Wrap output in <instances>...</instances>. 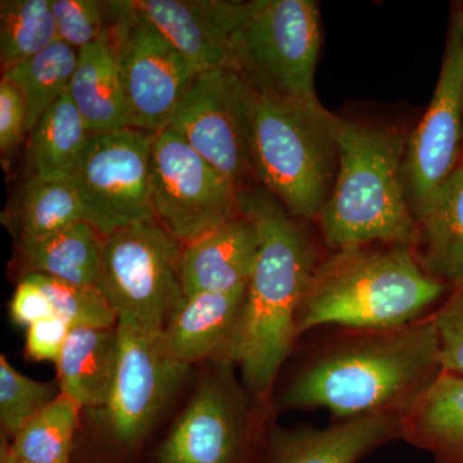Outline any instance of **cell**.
Segmentation results:
<instances>
[{"mask_svg": "<svg viewBox=\"0 0 463 463\" xmlns=\"http://www.w3.org/2000/svg\"><path fill=\"white\" fill-rule=\"evenodd\" d=\"M29 134V118L25 100L18 88L8 79L0 80V151L3 160L20 147Z\"/></svg>", "mask_w": 463, "mask_h": 463, "instance_id": "cell-33", "label": "cell"}, {"mask_svg": "<svg viewBox=\"0 0 463 463\" xmlns=\"http://www.w3.org/2000/svg\"><path fill=\"white\" fill-rule=\"evenodd\" d=\"M151 203L155 223L182 245L242 214L236 185L169 128L152 148Z\"/></svg>", "mask_w": 463, "mask_h": 463, "instance_id": "cell-12", "label": "cell"}, {"mask_svg": "<svg viewBox=\"0 0 463 463\" xmlns=\"http://www.w3.org/2000/svg\"><path fill=\"white\" fill-rule=\"evenodd\" d=\"M80 405L61 394L2 446V458L33 463H72Z\"/></svg>", "mask_w": 463, "mask_h": 463, "instance_id": "cell-26", "label": "cell"}, {"mask_svg": "<svg viewBox=\"0 0 463 463\" xmlns=\"http://www.w3.org/2000/svg\"><path fill=\"white\" fill-rule=\"evenodd\" d=\"M322 24L315 0L227 2L228 66L259 94L319 105Z\"/></svg>", "mask_w": 463, "mask_h": 463, "instance_id": "cell-6", "label": "cell"}, {"mask_svg": "<svg viewBox=\"0 0 463 463\" xmlns=\"http://www.w3.org/2000/svg\"><path fill=\"white\" fill-rule=\"evenodd\" d=\"M120 356L118 326L112 328H72L57 361L61 394L81 410H100L106 403Z\"/></svg>", "mask_w": 463, "mask_h": 463, "instance_id": "cell-19", "label": "cell"}, {"mask_svg": "<svg viewBox=\"0 0 463 463\" xmlns=\"http://www.w3.org/2000/svg\"><path fill=\"white\" fill-rule=\"evenodd\" d=\"M90 136L67 90L29 133L26 156L32 175L70 178Z\"/></svg>", "mask_w": 463, "mask_h": 463, "instance_id": "cell-24", "label": "cell"}, {"mask_svg": "<svg viewBox=\"0 0 463 463\" xmlns=\"http://www.w3.org/2000/svg\"><path fill=\"white\" fill-rule=\"evenodd\" d=\"M336 116L307 105L250 90L248 146L258 187L294 219L318 218L336 179Z\"/></svg>", "mask_w": 463, "mask_h": 463, "instance_id": "cell-5", "label": "cell"}, {"mask_svg": "<svg viewBox=\"0 0 463 463\" xmlns=\"http://www.w3.org/2000/svg\"><path fill=\"white\" fill-rule=\"evenodd\" d=\"M417 223L414 252L423 269L450 288H463V161Z\"/></svg>", "mask_w": 463, "mask_h": 463, "instance_id": "cell-22", "label": "cell"}, {"mask_svg": "<svg viewBox=\"0 0 463 463\" xmlns=\"http://www.w3.org/2000/svg\"><path fill=\"white\" fill-rule=\"evenodd\" d=\"M9 313L12 321L26 328L54 316L50 298L30 277H23L18 281L9 304Z\"/></svg>", "mask_w": 463, "mask_h": 463, "instance_id": "cell-35", "label": "cell"}, {"mask_svg": "<svg viewBox=\"0 0 463 463\" xmlns=\"http://www.w3.org/2000/svg\"><path fill=\"white\" fill-rule=\"evenodd\" d=\"M58 42L51 0L0 2L2 72L29 60Z\"/></svg>", "mask_w": 463, "mask_h": 463, "instance_id": "cell-28", "label": "cell"}, {"mask_svg": "<svg viewBox=\"0 0 463 463\" xmlns=\"http://www.w3.org/2000/svg\"><path fill=\"white\" fill-rule=\"evenodd\" d=\"M120 356L108 403L93 421L80 463H141L149 439L187 383L192 367L167 354L158 335L118 321Z\"/></svg>", "mask_w": 463, "mask_h": 463, "instance_id": "cell-8", "label": "cell"}, {"mask_svg": "<svg viewBox=\"0 0 463 463\" xmlns=\"http://www.w3.org/2000/svg\"><path fill=\"white\" fill-rule=\"evenodd\" d=\"M249 97L248 84L230 66L197 72L167 127L240 194L257 187L249 156Z\"/></svg>", "mask_w": 463, "mask_h": 463, "instance_id": "cell-13", "label": "cell"}, {"mask_svg": "<svg viewBox=\"0 0 463 463\" xmlns=\"http://www.w3.org/2000/svg\"><path fill=\"white\" fill-rule=\"evenodd\" d=\"M336 179L319 213L328 248L402 245L417 249L420 230L404 184L401 133L336 116Z\"/></svg>", "mask_w": 463, "mask_h": 463, "instance_id": "cell-4", "label": "cell"}, {"mask_svg": "<svg viewBox=\"0 0 463 463\" xmlns=\"http://www.w3.org/2000/svg\"><path fill=\"white\" fill-rule=\"evenodd\" d=\"M194 71L228 66L225 0H130Z\"/></svg>", "mask_w": 463, "mask_h": 463, "instance_id": "cell-18", "label": "cell"}, {"mask_svg": "<svg viewBox=\"0 0 463 463\" xmlns=\"http://www.w3.org/2000/svg\"><path fill=\"white\" fill-rule=\"evenodd\" d=\"M241 209L257 224L260 242L246 288L237 365L255 397L274 401L277 380L300 339L298 307L322 257L303 225L263 188L241 194Z\"/></svg>", "mask_w": 463, "mask_h": 463, "instance_id": "cell-2", "label": "cell"}, {"mask_svg": "<svg viewBox=\"0 0 463 463\" xmlns=\"http://www.w3.org/2000/svg\"><path fill=\"white\" fill-rule=\"evenodd\" d=\"M103 236L87 222L47 236L16 242L21 279L41 274L75 285L96 286Z\"/></svg>", "mask_w": 463, "mask_h": 463, "instance_id": "cell-23", "label": "cell"}, {"mask_svg": "<svg viewBox=\"0 0 463 463\" xmlns=\"http://www.w3.org/2000/svg\"><path fill=\"white\" fill-rule=\"evenodd\" d=\"M103 9L130 124L146 132H163L197 72L132 2H103Z\"/></svg>", "mask_w": 463, "mask_h": 463, "instance_id": "cell-10", "label": "cell"}, {"mask_svg": "<svg viewBox=\"0 0 463 463\" xmlns=\"http://www.w3.org/2000/svg\"><path fill=\"white\" fill-rule=\"evenodd\" d=\"M259 242L257 224L242 212L183 246L179 272L184 297L248 288Z\"/></svg>", "mask_w": 463, "mask_h": 463, "instance_id": "cell-17", "label": "cell"}, {"mask_svg": "<svg viewBox=\"0 0 463 463\" xmlns=\"http://www.w3.org/2000/svg\"><path fill=\"white\" fill-rule=\"evenodd\" d=\"M80 222H85L84 209L70 178L30 175L7 215L16 242L47 236Z\"/></svg>", "mask_w": 463, "mask_h": 463, "instance_id": "cell-25", "label": "cell"}, {"mask_svg": "<svg viewBox=\"0 0 463 463\" xmlns=\"http://www.w3.org/2000/svg\"><path fill=\"white\" fill-rule=\"evenodd\" d=\"M330 330L301 350L276 411L402 417L441 373L432 312L398 327Z\"/></svg>", "mask_w": 463, "mask_h": 463, "instance_id": "cell-1", "label": "cell"}, {"mask_svg": "<svg viewBox=\"0 0 463 463\" xmlns=\"http://www.w3.org/2000/svg\"><path fill=\"white\" fill-rule=\"evenodd\" d=\"M25 277L41 286L50 298L54 316L65 319L72 328L118 326V316L96 286L75 285L41 274Z\"/></svg>", "mask_w": 463, "mask_h": 463, "instance_id": "cell-30", "label": "cell"}, {"mask_svg": "<svg viewBox=\"0 0 463 463\" xmlns=\"http://www.w3.org/2000/svg\"><path fill=\"white\" fill-rule=\"evenodd\" d=\"M412 248L364 245L322 258L301 306L298 337L317 328H392L430 315L447 291Z\"/></svg>", "mask_w": 463, "mask_h": 463, "instance_id": "cell-3", "label": "cell"}, {"mask_svg": "<svg viewBox=\"0 0 463 463\" xmlns=\"http://www.w3.org/2000/svg\"><path fill=\"white\" fill-rule=\"evenodd\" d=\"M69 94L90 134L132 128L120 71L106 33L79 51Z\"/></svg>", "mask_w": 463, "mask_h": 463, "instance_id": "cell-21", "label": "cell"}, {"mask_svg": "<svg viewBox=\"0 0 463 463\" xmlns=\"http://www.w3.org/2000/svg\"><path fill=\"white\" fill-rule=\"evenodd\" d=\"M462 143L463 32L455 5L430 106L405 142L404 184L416 221L461 164Z\"/></svg>", "mask_w": 463, "mask_h": 463, "instance_id": "cell-14", "label": "cell"}, {"mask_svg": "<svg viewBox=\"0 0 463 463\" xmlns=\"http://www.w3.org/2000/svg\"><path fill=\"white\" fill-rule=\"evenodd\" d=\"M459 12H461V20H462V32H463V3L458 5Z\"/></svg>", "mask_w": 463, "mask_h": 463, "instance_id": "cell-37", "label": "cell"}, {"mask_svg": "<svg viewBox=\"0 0 463 463\" xmlns=\"http://www.w3.org/2000/svg\"><path fill=\"white\" fill-rule=\"evenodd\" d=\"M439 340L441 373L463 376V288H452L432 310Z\"/></svg>", "mask_w": 463, "mask_h": 463, "instance_id": "cell-32", "label": "cell"}, {"mask_svg": "<svg viewBox=\"0 0 463 463\" xmlns=\"http://www.w3.org/2000/svg\"><path fill=\"white\" fill-rule=\"evenodd\" d=\"M58 41L76 51L99 41L105 33L103 2L97 0H51Z\"/></svg>", "mask_w": 463, "mask_h": 463, "instance_id": "cell-31", "label": "cell"}, {"mask_svg": "<svg viewBox=\"0 0 463 463\" xmlns=\"http://www.w3.org/2000/svg\"><path fill=\"white\" fill-rule=\"evenodd\" d=\"M61 395L58 383L30 379L0 356V428L2 437L14 439L30 420Z\"/></svg>", "mask_w": 463, "mask_h": 463, "instance_id": "cell-29", "label": "cell"}, {"mask_svg": "<svg viewBox=\"0 0 463 463\" xmlns=\"http://www.w3.org/2000/svg\"><path fill=\"white\" fill-rule=\"evenodd\" d=\"M0 463H33V462L20 461V459L2 458V461H0Z\"/></svg>", "mask_w": 463, "mask_h": 463, "instance_id": "cell-36", "label": "cell"}, {"mask_svg": "<svg viewBox=\"0 0 463 463\" xmlns=\"http://www.w3.org/2000/svg\"><path fill=\"white\" fill-rule=\"evenodd\" d=\"M182 412L141 463H261L274 401L255 397L236 364H209Z\"/></svg>", "mask_w": 463, "mask_h": 463, "instance_id": "cell-7", "label": "cell"}, {"mask_svg": "<svg viewBox=\"0 0 463 463\" xmlns=\"http://www.w3.org/2000/svg\"><path fill=\"white\" fill-rule=\"evenodd\" d=\"M78 61L79 51L58 41L36 56L3 72V78L16 85L23 94L29 133L45 111L69 90Z\"/></svg>", "mask_w": 463, "mask_h": 463, "instance_id": "cell-27", "label": "cell"}, {"mask_svg": "<svg viewBox=\"0 0 463 463\" xmlns=\"http://www.w3.org/2000/svg\"><path fill=\"white\" fill-rule=\"evenodd\" d=\"M183 246L155 222L103 236L96 288L118 316L160 335L185 300L179 263Z\"/></svg>", "mask_w": 463, "mask_h": 463, "instance_id": "cell-9", "label": "cell"}, {"mask_svg": "<svg viewBox=\"0 0 463 463\" xmlns=\"http://www.w3.org/2000/svg\"><path fill=\"white\" fill-rule=\"evenodd\" d=\"M246 288L185 298L161 332V344L175 361L237 365L242 339Z\"/></svg>", "mask_w": 463, "mask_h": 463, "instance_id": "cell-15", "label": "cell"}, {"mask_svg": "<svg viewBox=\"0 0 463 463\" xmlns=\"http://www.w3.org/2000/svg\"><path fill=\"white\" fill-rule=\"evenodd\" d=\"M156 133L137 128L93 133L70 174L85 222L108 236L118 228L155 222L151 160Z\"/></svg>", "mask_w": 463, "mask_h": 463, "instance_id": "cell-11", "label": "cell"}, {"mask_svg": "<svg viewBox=\"0 0 463 463\" xmlns=\"http://www.w3.org/2000/svg\"><path fill=\"white\" fill-rule=\"evenodd\" d=\"M402 439V417H356L325 428L274 426L261 463H359Z\"/></svg>", "mask_w": 463, "mask_h": 463, "instance_id": "cell-16", "label": "cell"}, {"mask_svg": "<svg viewBox=\"0 0 463 463\" xmlns=\"http://www.w3.org/2000/svg\"><path fill=\"white\" fill-rule=\"evenodd\" d=\"M71 330V326L57 316L36 322L27 328V356L33 361L57 364Z\"/></svg>", "mask_w": 463, "mask_h": 463, "instance_id": "cell-34", "label": "cell"}, {"mask_svg": "<svg viewBox=\"0 0 463 463\" xmlns=\"http://www.w3.org/2000/svg\"><path fill=\"white\" fill-rule=\"evenodd\" d=\"M402 440L434 463H463V376L439 374L402 416Z\"/></svg>", "mask_w": 463, "mask_h": 463, "instance_id": "cell-20", "label": "cell"}]
</instances>
